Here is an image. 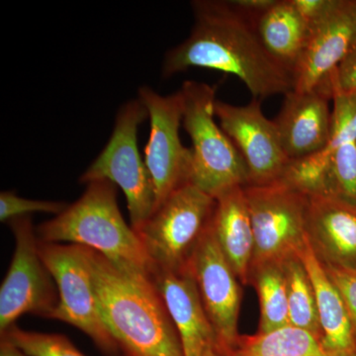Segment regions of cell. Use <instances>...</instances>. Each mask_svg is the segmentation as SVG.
<instances>
[{"label": "cell", "instance_id": "obj_7", "mask_svg": "<svg viewBox=\"0 0 356 356\" xmlns=\"http://www.w3.org/2000/svg\"><path fill=\"white\" fill-rule=\"evenodd\" d=\"M243 191L254 231L252 268L300 257L308 241V196L280 180L247 185Z\"/></svg>", "mask_w": 356, "mask_h": 356}, {"label": "cell", "instance_id": "obj_16", "mask_svg": "<svg viewBox=\"0 0 356 356\" xmlns=\"http://www.w3.org/2000/svg\"><path fill=\"white\" fill-rule=\"evenodd\" d=\"M307 234L323 264L356 269V205L331 196L309 197Z\"/></svg>", "mask_w": 356, "mask_h": 356}, {"label": "cell", "instance_id": "obj_27", "mask_svg": "<svg viewBox=\"0 0 356 356\" xmlns=\"http://www.w3.org/2000/svg\"><path fill=\"white\" fill-rule=\"evenodd\" d=\"M334 92L356 95V44L351 48L341 65L330 76Z\"/></svg>", "mask_w": 356, "mask_h": 356}, {"label": "cell", "instance_id": "obj_25", "mask_svg": "<svg viewBox=\"0 0 356 356\" xmlns=\"http://www.w3.org/2000/svg\"><path fill=\"white\" fill-rule=\"evenodd\" d=\"M69 204L58 201L32 200L19 197L15 192L0 193V221L10 222L15 218L29 216L31 213H50L57 215L64 212Z\"/></svg>", "mask_w": 356, "mask_h": 356}, {"label": "cell", "instance_id": "obj_12", "mask_svg": "<svg viewBox=\"0 0 356 356\" xmlns=\"http://www.w3.org/2000/svg\"><path fill=\"white\" fill-rule=\"evenodd\" d=\"M215 115L247 165L248 185L269 184L281 179L290 159L283 149L275 123L262 112L261 100L254 98L247 105L238 106L217 99Z\"/></svg>", "mask_w": 356, "mask_h": 356}, {"label": "cell", "instance_id": "obj_2", "mask_svg": "<svg viewBox=\"0 0 356 356\" xmlns=\"http://www.w3.org/2000/svg\"><path fill=\"white\" fill-rule=\"evenodd\" d=\"M86 250L103 322L120 350L127 356H185L153 278L126 273Z\"/></svg>", "mask_w": 356, "mask_h": 356}, {"label": "cell", "instance_id": "obj_14", "mask_svg": "<svg viewBox=\"0 0 356 356\" xmlns=\"http://www.w3.org/2000/svg\"><path fill=\"white\" fill-rule=\"evenodd\" d=\"M332 91L325 86L284 95L274 123L290 161L309 158L327 147L332 132Z\"/></svg>", "mask_w": 356, "mask_h": 356}, {"label": "cell", "instance_id": "obj_15", "mask_svg": "<svg viewBox=\"0 0 356 356\" xmlns=\"http://www.w3.org/2000/svg\"><path fill=\"white\" fill-rule=\"evenodd\" d=\"M153 280L177 327L185 356L215 350V334L189 267L180 271L156 270Z\"/></svg>", "mask_w": 356, "mask_h": 356}, {"label": "cell", "instance_id": "obj_13", "mask_svg": "<svg viewBox=\"0 0 356 356\" xmlns=\"http://www.w3.org/2000/svg\"><path fill=\"white\" fill-rule=\"evenodd\" d=\"M356 0H339L327 16L310 27L294 70V90H314L325 83L355 44Z\"/></svg>", "mask_w": 356, "mask_h": 356}, {"label": "cell", "instance_id": "obj_20", "mask_svg": "<svg viewBox=\"0 0 356 356\" xmlns=\"http://www.w3.org/2000/svg\"><path fill=\"white\" fill-rule=\"evenodd\" d=\"M229 356L330 355L310 332L288 325L267 334L240 336Z\"/></svg>", "mask_w": 356, "mask_h": 356}, {"label": "cell", "instance_id": "obj_9", "mask_svg": "<svg viewBox=\"0 0 356 356\" xmlns=\"http://www.w3.org/2000/svg\"><path fill=\"white\" fill-rule=\"evenodd\" d=\"M15 250L0 288V332L15 325L25 314L51 318L60 294L56 281L39 252V238L30 216L8 222Z\"/></svg>", "mask_w": 356, "mask_h": 356}, {"label": "cell", "instance_id": "obj_28", "mask_svg": "<svg viewBox=\"0 0 356 356\" xmlns=\"http://www.w3.org/2000/svg\"><path fill=\"white\" fill-rule=\"evenodd\" d=\"M291 2L310 28L324 19L337 6L339 0H291Z\"/></svg>", "mask_w": 356, "mask_h": 356}, {"label": "cell", "instance_id": "obj_30", "mask_svg": "<svg viewBox=\"0 0 356 356\" xmlns=\"http://www.w3.org/2000/svg\"><path fill=\"white\" fill-rule=\"evenodd\" d=\"M0 356H29L6 341L0 343Z\"/></svg>", "mask_w": 356, "mask_h": 356}, {"label": "cell", "instance_id": "obj_33", "mask_svg": "<svg viewBox=\"0 0 356 356\" xmlns=\"http://www.w3.org/2000/svg\"><path fill=\"white\" fill-rule=\"evenodd\" d=\"M356 356V355H355Z\"/></svg>", "mask_w": 356, "mask_h": 356}, {"label": "cell", "instance_id": "obj_1", "mask_svg": "<svg viewBox=\"0 0 356 356\" xmlns=\"http://www.w3.org/2000/svg\"><path fill=\"white\" fill-rule=\"evenodd\" d=\"M191 7V35L166 53L163 77L202 67L238 77L254 99L294 90V74L264 48L254 20L231 1L195 0Z\"/></svg>", "mask_w": 356, "mask_h": 356}, {"label": "cell", "instance_id": "obj_22", "mask_svg": "<svg viewBox=\"0 0 356 356\" xmlns=\"http://www.w3.org/2000/svg\"><path fill=\"white\" fill-rule=\"evenodd\" d=\"M250 282L254 285L261 304L259 334L277 331L290 325L286 282L281 264L252 267Z\"/></svg>", "mask_w": 356, "mask_h": 356}, {"label": "cell", "instance_id": "obj_17", "mask_svg": "<svg viewBox=\"0 0 356 356\" xmlns=\"http://www.w3.org/2000/svg\"><path fill=\"white\" fill-rule=\"evenodd\" d=\"M211 228L222 254L241 283L250 282L254 238L243 187H236L216 199Z\"/></svg>", "mask_w": 356, "mask_h": 356}, {"label": "cell", "instance_id": "obj_31", "mask_svg": "<svg viewBox=\"0 0 356 356\" xmlns=\"http://www.w3.org/2000/svg\"><path fill=\"white\" fill-rule=\"evenodd\" d=\"M201 356H218L216 351H215L214 348H210L208 350L204 351L203 355Z\"/></svg>", "mask_w": 356, "mask_h": 356}, {"label": "cell", "instance_id": "obj_6", "mask_svg": "<svg viewBox=\"0 0 356 356\" xmlns=\"http://www.w3.org/2000/svg\"><path fill=\"white\" fill-rule=\"evenodd\" d=\"M215 205L216 199L188 182L156 208L136 231L154 271H180L188 267L209 226Z\"/></svg>", "mask_w": 356, "mask_h": 356}, {"label": "cell", "instance_id": "obj_26", "mask_svg": "<svg viewBox=\"0 0 356 356\" xmlns=\"http://www.w3.org/2000/svg\"><path fill=\"white\" fill-rule=\"evenodd\" d=\"M324 266L346 304L356 341V269L327 264Z\"/></svg>", "mask_w": 356, "mask_h": 356}, {"label": "cell", "instance_id": "obj_21", "mask_svg": "<svg viewBox=\"0 0 356 356\" xmlns=\"http://www.w3.org/2000/svg\"><path fill=\"white\" fill-rule=\"evenodd\" d=\"M282 268L286 282L290 325L310 332L321 341L322 330L317 299L305 264L301 257H295L283 262Z\"/></svg>", "mask_w": 356, "mask_h": 356}, {"label": "cell", "instance_id": "obj_11", "mask_svg": "<svg viewBox=\"0 0 356 356\" xmlns=\"http://www.w3.org/2000/svg\"><path fill=\"white\" fill-rule=\"evenodd\" d=\"M188 267L214 332L215 351L218 356H229L240 339L238 320L242 289L210 224L194 250Z\"/></svg>", "mask_w": 356, "mask_h": 356}, {"label": "cell", "instance_id": "obj_3", "mask_svg": "<svg viewBox=\"0 0 356 356\" xmlns=\"http://www.w3.org/2000/svg\"><path fill=\"white\" fill-rule=\"evenodd\" d=\"M44 243L81 245L99 252L126 273L154 277V267L139 236L122 216L116 185L89 182L76 202L37 229Z\"/></svg>", "mask_w": 356, "mask_h": 356}, {"label": "cell", "instance_id": "obj_24", "mask_svg": "<svg viewBox=\"0 0 356 356\" xmlns=\"http://www.w3.org/2000/svg\"><path fill=\"white\" fill-rule=\"evenodd\" d=\"M1 339L29 356H86L63 334L24 331L16 325L2 332Z\"/></svg>", "mask_w": 356, "mask_h": 356}, {"label": "cell", "instance_id": "obj_4", "mask_svg": "<svg viewBox=\"0 0 356 356\" xmlns=\"http://www.w3.org/2000/svg\"><path fill=\"white\" fill-rule=\"evenodd\" d=\"M182 126L192 142L191 184L217 199L248 184L247 165L215 118L217 86L187 81L179 89Z\"/></svg>", "mask_w": 356, "mask_h": 356}, {"label": "cell", "instance_id": "obj_19", "mask_svg": "<svg viewBox=\"0 0 356 356\" xmlns=\"http://www.w3.org/2000/svg\"><path fill=\"white\" fill-rule=\"evenodd\" d=\"M257 33L267 51L294 74L310 28L291 0H277L255 21Z\"/></svg>", "mask_w": 356, "mask_h": 356}, {"label": "cell", "instance_id": "obj_18", "mask_svg": "<svg viewBox=\"0 0 356 356\" xmlns=\"http://www.w3.org/2000/svg\"><path fill=\"white\" fill-rule=\"evenodd\" d=\"M300 257L315 289L323 348L330 356H355L356 341L346 304L309 240Z\"/></svg>", "mask_w": 356, "mask_h": 356}, {"label": "cell", "instance_id": "obj_32", "mask_svg": "<svg viewBox=\"0 0 356 356\" xmlns=\"http://www.w3.org/2000/svg\"><path fill=\"white\" fill-rule=\"evenodd\" d=\"M355 44H356V37H355V44H353V46H355Z\"/></svg>", "mask_w": 356, "mask_h": 356}, {"label": "cell", "instance_id": "obj_29", "mask_svg": "<svg viewBox=\"0 0 356 356\" xmlns=\"http://www.w3.org/2000/svg\"><path fill=\"white\" fill-rule=\"evenodd\" d=\"M232 3L250 19L257 21L271 8L277 0H232Z\"/></svg>", "mask_w": 356, "mask_h": 356}, {"label": "cell", "instance_id": "obj_23", "mask_svg": "<svg viewBox=\"0 0 356 356\" xmlns=\"http://www.w3.org/2000/svg\"><path fill=\"white\" fill-rule=\"evenodd\" d=\"M329 158L325 196L356 205V140L341 145Z\"/></svg>", "mask_w": 356, "mask_h": 356}, {"label": "cell", "instance_id": "obj_5", "mask_svg": "<svg viewBox=\"0 0 356 356\" xmlns=\"http://www.w3.org/2000/svg\"><path fill=\"white\" fill-rule=\"evenodd\" d=\"M147 117V110L139 98L126 102L117 113L106 146L79 179L86 184L108 180L120 187L127 199L131 226L135 232L156 207L153 181L138 149V130Z\"/></svg>", "mask_w": 356, "mask_h": 356}, {"label": "cell", "instance_id": "obj_10", "mask_svg": "<svg viewBox=\"0 0 356 356\" xmlns=\"http://www.w3.org/2000/svg\"><path fill=\"white\" fill-rule=\"evenodd\" d=\"M138 95L147 110L151 125L145 163L156 192V209L173 191L191 182L192 151L180 140L184 117L180 91L163 96L145 86L140 88Z\"/></svg>", "mask_w": 356, "mask_h": 356}, {"label": "cell", "instance_id": "obj_8", "mask_svg": "<svg viewBox=\"0 0 356 356\" xmlns=\"http://www.w3.org/2000/svg\"><path fill=\"white\" fill-rule=\"evenodd\" d=\"M39 252L60 294L51 318L88 334L105 355L119 356L120 348L103 322L86 248L39 240Z\"/></svg>", "mask_w": 356, "mask_h": 356}]
</instances>
